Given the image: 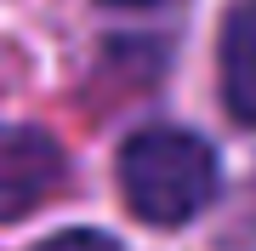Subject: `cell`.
I'll list each match as a JSON object with an SVG mask.
<instances>
[{"label": "cell", "instance_id": "1", "mask_svg": "<svg viewBox=\"0 0 256 251\" xmlns=\"http://www.w3.org/2000/svg\"><path fill=\"white\" fill-rule=\"evenodd\" d=\"M120 188L126 205L154 228L194 223L216 200V154L200 131L148 126L120 149Z\"/></svg>", "mask_w": 256, "mask_h": 251}, {"label": "cell", "instance_id": "2", "mask_svg": "<svg viewBox=\"0 0 256 251\" xmlns=\"http://www.w3.org/2000/svg\"><path fill=\"white\" fill-rule=\"evenodd\" d=\"M63 149L34 126H6L0 120V223L40 211L57 188H63Z\"/></svg>", "mask_w": 256, "mask_h": 251}, {"label": "cell", "instance_id": "3", "mask_svg": "<svg viewBox=\"0 0 256 251\" xmlns=\"http://www.w3.org/2000/svg\"><path fill=\"white\" fill-rule=\"evenodd\" d=\"M222 97L245 126H256V0H239L222 29Z\"/></svg>", "mask_w": 256, "mask_h": 251}, {"label": "cell", "instance_id": "4", "mask_svg": "<svg viewBox=\"0 0 256 251\" xmlns=\"http://www.w3.org/2000/svg\"><path fill=\"white\" fill-rule=\"evenodd\" d=\"M40 251H120L108 234H86V228H68V234H52Z\"/></svg>", "mask_w": 256, "mask_h": 251}, {"label": "cell", "instance_id": "5", "mask_svg": "<svg viewBox=\"0 0 256 251\" xmlns=\"http://www.w3.org/2000/svg\"><path fill=\"white\" fill-rule=\"evenodd\" d=\"M108 6H165V0H108Z\"/></svg>", "mask_w": 256, "mask_h": 251}]
</instances>
